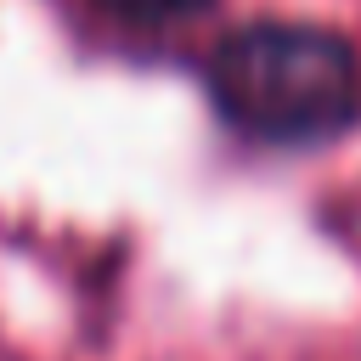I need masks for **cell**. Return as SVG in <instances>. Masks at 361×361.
I'll return each instance as SVG.
<instances>
[{"instance_id":"6da1fadb","label":"cell","mask_w":361,"mask_h":361,"mask_svg":"<svg viewBox=\"0 0 361 361\" xmlns=\"http://www.w3.org/2000/svg\"><path fill=\"white\" fill-rule=\"evenodd\" d=\"M209 96L254 141H327L361 107V68L327 28L248 23L214 45Z\"/></svg>"},{"instance_id":"7a4b0ae2","label":"cell","mask_w":361,"mask_h":361,"mask_svg":"<svg viewBox=\"0 0 361 361\" xmlns=\"http://www.w3.org/2000/svg\"><path fill=\"white\" fill-rule=\"evenodd\" d=\"M102 6L130 23H180V17H197L209 0H102Z\"/></svg>"}]
</instances>
